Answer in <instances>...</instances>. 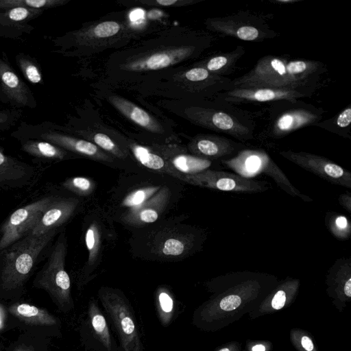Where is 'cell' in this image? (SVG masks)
<instances>
[{
  "instance_id": "obj_1",
  "label": "cell",
  "mask_w": 351,
  "mask_h": 351,
  "mask_svg": "<svg viewBox=\"0 0 351 351\" xmlns=\"http://www.w3.org/2000/svg\"><path fill=\"white\" fill-rule=\"evenodd\" d=\"M326 69L317 60L267 55L242 76L232 80L234 86H263L283 89L317 88Z\"/></svg>"
},
{
  "instance_id": "obj_2",
  "label": "cell",
  "mask_w": 351,
  "mask_h": 351,
  "mask_svg": "<svg viewBox=\"0 0 351 351\" xmlns=\"http://www.w3.org/2000/svg\"><path fill=\"white\" fill-rule=\"evenodd\" d=\"M58 230L42 236L28 234L0 254V301L20 300L38 264L45 259Z\"/></svg>"
},
{
  "instance_id": "obj_3",
  "label": "cell",
  "mask_w": 351,
  "mask_h": 351,
  "mask_svg": "<svg viewBox=\"0 0 351 351\" xmlns=\"http://www.w3.org/2000/svg\"><path fill=\"white\" fill-rule=\"evenodd\" d=\"M65 256L66 239L64 234L61 233L32 283L34 288L46 291L58 309L64 313L74 308L71 280L64 268Z\"/></svg>"
},
{
  "instance_id": "obj_4",
  "label": "cell",
  "mask_w": 351,
  "mask_h": 351,
  "mask_svg": "<svg viewBox=\"0 0 351 351\" xmlns=\"http://www.w3.org/2000/svg\"><path fill=\"white\" fill-rule=\"evenodd\" d=\"M99 298L118 334L123 351H143L134 312L125 296L117 290L101 288Z\"/></svg>"
},
{
  "instance_id": "obj_5",
  "label": "cell",
  "mask_w": 351,
  "mask_h": 351,
  "mask_svg": "<svg viewBox=\"0 0 351 351\" xmlns=\"http://www.w3.org/2000/svg\"><path fill=\"white\" fill-rule=\"evenodd\" d=\"M8 326L49 337L61 336L60 319L46 308L20 300L10 301L6 305Z\"/></svg>"
},
{
  "instance_id": "obj_6",
  "label": "cell",
  "mask_w": 351,
  "mask_h": 351,
  "mask_svg": "<svg viewBox=\"0 0 351 351\" xmlns=\"http://www.w3.org/2000/svg\"><path fill=\"white\" fill-rule=\"evenodd\" d=\"M208 25L218 33L244 41L261 42L277 36L263 16L250 11L209 19Z\"/></svg>"
},
{
  "instance_id": "obj_7",
  "label": "cell",
  "mask_w": 351,
  "mask_h": 351,
  "mask_svg": "<svg viewBox=\"0 0 351 351\" xmlns=\"http://www.w3.org/2000/svg\"><path fill=\"white\" fill-rule=\"evenodd\" d=\"M53 198L38 199L16 209L5 219L0 226V254L31 232Z\"/></svg>"
},
{
  "instance_id": "obj_8",
  "label": "cell",
  "mask_w": 351,
  "mask_h": 351,
  "mask_svg": "<svg viewBox=\"0 0 351 351\" xmlns=\"http://www.w3.org/2000/svg\"><path fill=\"white\" fill-rule=\"evenodd\" d=\"M316 88L283 89L263 86H234L215 95L222 103L237 104L266 103L276 101H296L311 97Z\"/></svg>"
},
{
  "instance_id": "obj_9",
  "label": "cell",
  "mask_w": 351,
  "mask_h": 351,
  "mask_svg": "<svg viewBox=\"0 0 351 351\" xmlns=\"http://www.w3.org/2000/svg\"><path fill=\"white\" fill-rule=\"evenodd\" d=\"M285 109H275L267 132L270 137L280 138L305 126L315 125L322 118L324 110L312 105L289 101Z\"/></svg>"
},
{
  "instance_id": "obj_10",
  "label": "cell",
  "mask_w": 351,
  "mask_h": 351,
  "mask_svg": "<svg viewBox=\"0 0 351 351\" xmlns=\"http://www.w3.org/2000/svg\"><path fill=\"white\" fill-rule=\"evenodd\" d=\"M186 181L193 184L222 191L255 193L269 189L266 181L254 180L237 174L205 170L193 175H186Z\"/></svg>"
},
{
  "instance_id": "obj_11",
  "label": "cell",
  "mask_w": 351,
  "mask_h": 351,
  "mask_svg": "<svg viewBox=\"0 0 351 351\" xmlns=\"http://www.w3.org/2000/svg\"><path fill=\"white\" fill-rule=\"evenodd\" d=\"M280 154L298 167L334 184L351 189V173L326 157L304 152L281 151Z\"/></svg>"
},
{
  "instance_id": "obj_12",
  "label": "cell",
  "mask_w": 351,
  "mask_h": 351,
  "mask_svg": "<svg viewBox=\"0 0 351 351\" xmlns=\"http://www.w3.org/2000/svg\"><path fill=\"white\" fill-rule=\"evenodd\" d=\"M237 156L240 160H243L247 171L250 170L263 173L271 178L276 184L288 195L298 197L306 202H313L312 198L302 193L291 184L280 167L264 152L245 149L241 151Z\"/></svg>"
},
{
  "instance_id": "obj_13",
  "label": "cell",
  "mask_w": 351,
  "mask_h": 351,
  "mask_svg": "<svg viewBox=\"0 0 351 351\" xmlns=\"http://www.w3.org/2000/svg\"><path fill=\"white\" fill-rule=\"evenodd\" d=\"M0 92L5 101L18 108H33L36 106V101L29 87L5 58H0Z\"/></svg>"
},
{
  "instance_id": "obj_14",
  "label": "cell",
  "mask_w": 351,
  "mask_h": 351,
  "mask_svg": "<svg viewBox=\"0 0 351 351\" xmlns=\"http://www.w3.org/2000/svg\"><path fill=\"white\" fill-rule=\"evenodd\" d=\"M45 10L22 7L0 9V36L17 38L24 34L30 33L34 27L29 22Z\"/></svg>"
},
{
  "instance_id": "obj_15",
  "label": "cell",
  "mask_w": 351,
  "mask_h": 351,
  "mask_svg": "<svg viewBox=\"0 0 351 351\" xmlns=\"http://www.w3.org/2000/svg\"><path fill=\"white\" fill-rule=\"evenodd\" d=\"M34 176V167L4 154L0 148V191L22 188L29 184Z\"/></svg>"
},
{
  "instance_id": "obj_16",
  "label": "cell",
  "mask_w": 351,
  "mask_h": 351,
  "mask_svg": "<svg viewBox=\"0 0 351 351\" xmlns=\"http://www.w3.org/2000/svg\"><path fill=\"white\" fill-rule=\"evenodd\" d=\"M75 206L74 202L71 199L53 197L29 234L34 236H42L57 230L70 217Z\"/></svg>"
},
{
  "instance_id": "obj_17",
  "label": "cell",
  "mask_w": 351,
  "mask_h": 351,
  "mask_svg": "<svg viewBox=\"0 0 351 351\" xmlns=\"http://www.w3.org/2000/svg\"><path fill=\"white\" fill-rule=\"evenodd\" d=\"M90 332L91 337L102 347V351H117L105 316L94 299L89 301L85 326Z\"/></svg>"
},
{
  "instance_id": "obj_18",
  "label": "cell",
  "mask_w": 351,
  "mask_h": 351,
  "mask_svg": "<svg viewBox=\"0 0 351 351\" xmlns=\"http://www.w3.org/2000/svg\"><path fill=\"white\" fill-rule=\"evenodd\" d=\"M194 147L195 152L204 157L219 159L238 154L246 146L224 136H207L198 138Z\"/></svg>"
},
{
  "instance_id": "obj_19",
  "label": "cell",
  "mask_w": 351,
  "mask_h": 351,
  "mask_svg": "<svg viewBox=\"0 0 351 351\" xmlns=\"http://www.w3.org/2000/svg\"><path fill=\"white\" fill-rule=\"evenodd\" d=\"M40 132L38 135L33 136V139L45 141L63 149L83 155L104 159L103 156L99 154L97 147L90 142L75 139L51 130Z\"/></svg>"
},
{
  "instance_id": "obj_20",
  "label": "cell",
  "mask_w": 351,
  "mask_h": 351,
  "mask_svg": "<svg viewBox=\"0 0 351 351\" xmlns=\"http://www.w3.org/2000/svg\"><path fill=\"white\" fill-rule=\"evenodd\" d=\"M245 53V47L238 45L230 51L213 56L201 67L213 74L226 77L234 72L237 62Z\"/></svg>"
},
{
  "instance_id": "obj_21",
  "label": "cell",
  "mask_w": 351,
  "mask_h": 351,
  "mask_svg": "<svg viewBox=\"0 0 351 351\" xmlns=\"http://www.w3.org/2000/svg\"><path fill=\"white\" fill-rule=\"evenodd\" d=\"M21 149L27 154L41 159L62 160L66 156L64 150L47 141L27 139L21 143Z\"/></svg>"
},
{
  "instance_id": "obj_22",
  "label": "cell",
  "mask_w": 351,
  "mask_h": 351,
  "mask_svg": "<svg viewBox=\"0 0 351 351\" xmlns=\"http://www.w3.org/2000/svg\"><path fill=\"white\" fill-rule=\"evenodd\" d=\"M51 341V337L23 332L3 351H50Z\"/></svg>"
},
{
  "instance_id": "obj_23",
  "label": "cell",
  "mask_w": 351,
  "mask_h": 351,
  "mask_svg": "<svg viewBox=\"0 0 351 351\" xmlns=\"http://www.w3.org/2000/svg\"><path fill=\"white\" fill-rule=\"evenodd\" d=\"M110 100L123 114L138 125L149 130H158V126L157 124L149 114L143 109L119 97H112Z\"/></svg>"
},
{
  "instance_id": "obj_24",
  "label": "cell",
  "mask_w": 351,
  "mask_h": 351,
  "mask_svg": "<svg viewBox=\"0 0 351 351\" xmlns=\"http://www.w3.org/2000/svg\"><path fill=\"white\" fill-rule=\"evenodd\" d=\"M132 151L136 160L145 167L180 178L176 170L168 167L160 156L150 152L147 149L140 145H133Z\"/></svg>"
},
{
  "instance_id": "obj_25",
  "label": "cell",
  "mask_w": 351,
  "mask_h": 351,
  "mask_svg": "<svg viewBox=\"0 0 351 351\" xmlns=\"http://www.w3.org/2000/svg\"><path fill=\"white\" fill-rule=\"evenodd\" d=\"M156 310L158 317L163 326H168L173 321L176 313L175 300L165 289L158 290L155 298Z\"/></svg>"
},
{
  "instance_id": "obj_26",
  "label": "cell",
  "mask_w": 351,
  "mask_h": 351,
  "mask_svg": "<svg viewBox=\"0 0 351 351\" xmlns=\"http://www.w3.org/2000/svg\"><path fill=\"white\" fill-rule=\"evenodd\" d=\"M171 164L176 171L186 175H193L207 170L211 165V160L187 155H179L175 157Z\"/></svg>"
},
{
  "instance_id": "obj_27",
  "label": "cell",
  "mask_w": 351,
  "mask_h": 351,
  "mask_svg": "<svg viewBox=\"0 0 351 351\" xmlns=\"http://www.w3.org/2000/svg\"><path fill=\"white\" fill-rule=\"evenodd\" d=\"M326 223L332 235L339 240L348 239L351 234V224L348 218L337 213H330L326 217Z\"/></svg>"
},
{
  "instance_id": "obj_28",
  "label": "cell",
  "mask_w": 351,
  "mask_h": 351,
  "mask_svg": "<svg viewBox=\"0 0 351 351\" xmlns=\"http://www.w3.org/2000/svg\"><path fill=\"white\" fill-rule=\"evenodd\" d=\"M17 64L24 77L33 84L43 83L41 70L38 64L29 56L19 53L16 57Z\"/></svg>"
},
{
  "instance_id": "obj_29",
  "label": "cell",
  "mask_w": 351,
  "mask_h": 351,
  "mask_svg": "<svg viewBox=\"0 0 351 351\" xmlns=\"http://www.w3.org/2000/svg\"><path fill=\"white\" fill-rule=\"evenodd\" d=\"M65 3L64 0H0V9L22 7L45 10Z\"/></svg>"
},
{
  "instance_id": "obj_30",
  "label": "cell",
  "mask_w": 351,
  "mask_h": 351,
  "mask_svg": "<svg viewBox=\"0 0 351 351\" xmlns=\"http://www.w3.org/2000/svg\"><path fill=\"white\" fill-rule=\"evenodd\" d=\"M173 63V58L167 53H158L147 58L141 64L142 68L146 69H158L169 66Z\"/></svg>"
},
{
  "instance_id": "obj_31",
  "label": "cell",
  "mask_w": 351,
  "mask_h": 351,
  "mask_svg": "<svg viewBox=\"0 0 351 351\" xmlns=\"http://www.w3.org/2000/svg\"><path fill=\"white\" fill-rule=\"evenodd\" d=\"M330 126L335 129L334 132L338 134V132H343L346 128H350L351 123V106L349 105L344 108L337 116L334 117V121L328 120Z\"/></svg>"
},
{
  "instance_id": "obj_32",
  "label": "cell",
  "mask_w": 351,
  "mask_h": 351,
  "mask_svg": "<svg viewBox=\"0 0 351 351\" xmlns=\"http://www.w3.org/2000/svg\"><path fill=\"white\" fill-rule=\"evenodd\" d=\"M120 29L119 24L114 21H105L98 24L94 29V34L99 38L115 35Z\"/></svg>"
},
{
  "instance_id": "obj_33",
  "label": "cell",
  "mask_w": 351,
  "mask_h": 351,
  "mask_svg": "<svg viewBox=\"0 0 351 351\" xmlns=\"http://www.w3.org/2000/svg\"><path fill=\"white\" fill-rule=\"evenodd\" d=\"M63 185L66 189L73 191L86 192L90 189L91 182L84 177H74L66 180Z\"/></svg>"
},
{
  "instance_id": "obj_34",
  "label": "cell",
  "mask_w": 351,
  "mask_h": 351,
  "mask_svg": "<svg viewBox=\"0 0 351 351\" xmlns=\"http://www.w3.org/2000/svg\"><path fill=\"white\" fill-rule=\"evenodd\" d=\"M184 243L182 241L171 238L164 243L162 252L165 255L179 256L184 252Z\"/></svg>"
},
{
  "instance_id": "obj_35",
  "label": "cell",
  "mask_w": 351,
  "mask_h": 351,
  "mask_svg": "<svg viewBox=\"0 0 351 351\" xmlns=\"http://www.w3.org/2000/svg\"><path fill=\"white\" fill-rule=\"evenodd\" d=\"M215 74L208 72L203 67L193 68L185 73V77L190 82H197L206 80L212 77Z\"/></svg>"
},
{
  "instance_id": "obj_36",
  "label": "cell",
  "mask_w": 351,
  "mask_h": 351,
  "mask_svg": "<svg viewBox=\"0 0 351 351\" xmlns=\"http://www.w3.org/2000/svg\"><path fill=\"white\" fill-rule=\"evenodd\" d=\"M94 142L102 149L119 156L118 149L114 142L106 134L97 133L93 137Z\"/></svg>"
},
{
  "instance_id": "obj_37",
  "label": "cell",
  "mask_w": 351,
  "mask_h": 351,
  "mask_svg": "<svg viewBox=\"0 0 351 351\" xmlns=\"http://www.w3.org/2000/svg\"><path fill=\"white\" fill-rule=\"evenodd\" d=\"M241 303V298L236 294L228 295L223 298L219 302L221 309L230 311L236 309Z\"/></svg>"
},
{
  "instance_id": "obj_38",
  "label": "cell",
  "mask_w": 351,
  "mask_h": 351,
  "mask_svg": "<svg viewBox=\"0 0 351 351\" xmlns=\"http://www.w3.org/2000/svg\"><path fill=\"white\" fill-rule=\"evenodd\" d=\"M19 114L14 111H0V130L10 128L17 120Z\"/></svg>"
},
{
  "instance_id": "obj_39",
  "label": "cell",
  "mask_w": 351,
  "mask_h": 351,
  "mask_svg": "<svg viewBox=\"0 0 351 351\" xmlns=\"http://www.w3.org/2000/svg\"><path fill=\"white\" fill-rule=\"evenodd\" d=\"M146 192L138 190L128 195L124 200V204L128 206H135L141 204L146 199Z\"/></svg>"
},
{
  "instance_id": "obj_40",
  "label": "cell",
  "mask_w": 351,
  "mask_h": 351,
  "mask_svg": "<svg viewBox=\"0 0 351 351\" xmlns=\"http://www.w3.org/2000/svg\"><path fill=\"white\" fill-rule=\"evenodd\" d=\"M287 300V292L284 289L278 290L271 300V306L276 310L282 308Z\"/></svg>"
},
{
  "instance_id": "obj_41",
  "label": "cell",
  "mask_w": 351,
  "mask_h": 351,
  "mask_svg": "<svg viewBox=\"0 0 351 351\" xmlns=\"http://www.w3.org/2000/svg\"><path fill=\"white\" fill-rule=\"evenodd\" d=\"M139 217L143 222L152 223L157 220L158 215L155 210L147 208L140 213Z\"/></svg>"
},
{
  "instance_id": "obj_42",
  "label": "cell",
  "mask_w": 351,
  "mask_h": 351,
  "mask_svg": "<svg viewBox=\"0 0 351 351\" xmlns=\"http://www.w3.org/2000/svg\"><path fill=\"white\" fill-rule=\"evenodd\" d=\"M10 330L8 326V313L6 306L0 302V330L5 332Z\"/></svg>"
},
{
  "instance_id": "obj_43",
  "label": "cell",
  "mask_w": 351,
  "mask_h": 351,
  "mask_svg": "<svg viewBox=\"0 0 351 351\" xmlns=\"http://www.w3.org/2000/svg\"><path fill=\"white\" fill-rule=\"evenodd\" d=\"M85 242L87 249L90 252V254H91L94 250L96 242L95 232L91 227L86 230Z\"/></svg>"
},
{
  "instance_id": "obj_44",
  "label": "cell",
  "mask_w": 351,
  "mask_h": 351,
  "mask_svg": "<svg viewBox=\"0 0 351 351\" xmlns=\"http://www.w3.org/2000/svg\"><path fill=\"white\" fill-rule=\"evenodd\" d=\"M339 202L348 213H351V195L350 193H342L339 196Z\"/></svg>"
},
{
  "instance_id": "obj_45",
  "label": "cell",
  "mask_w": 351,
  "mask_h": 351,
  "mask_svg": "<svg viewBox=\"0 0 351 351\" xmlns=\"http://www.w3.org/2000/svg\"><path fill=\"white\" fill-rule=\"evenodd\" d=\"M301 344L306 351H312L313 350V343L311 339L307 336L302 337L301 339Z\"/></svg>"
},
{
  "instance_id": "obj_46",
  "label": "cell",
  "mask_w": 351,
  "mask_h": 351,
  "mask_svg": "<svg viewBox=\"0 0 351 351\" xmlns=\"http://www.w3.org/2000/svg\"><path fill=\"white\" fill-rule=\"evenodd\" d=\"M143 15V12L141 10H136L131 12L130 19L132 21H136L141 18Z\"/></svg>"
},
{
  "instance_id": "obj_47",
  "label": "cell",
  "mask_w": 351,
  "mask_h": 351,
  "mask_svg": "<svg viewBox=\"0 0 351 351\" xmlns=\"http://www.w3.org/2000/svg\"><path fill=\"white\" fill-rule=\"evenodd\" d=\"M178 2L177 0H157L156 3L160 5H172Z\"/></svg>"
},
{
  "instance_id": "obj_48",
  "label": "cell",
  "mask_w": 351,
  "mask_h": 351,
  "mask_svg": "<svg viewBox=\"0 0 351 351\" xmlns=\"http://www.w3.org/2000/svg\"><path fill=\"white\" fill-rule=\"evenodd\" d=\"M344 294L350 298L351 297V279L348 280L343 287Z\"/></svg>"
},
{
  "instance_id": "obj_49",
  "label": "cell",
  "mask_w": 351,
  "mask_h": 351,
  "mask_svg": "<svg viewBox=\"0 0 351 351\" xmlns=\"http://www.w3.org/2000/svg\"><path fill=\"white\" fill-rule=\"evenodd\" d=\"M300 0H274V1H272V2H276V3H282V4H285V3H295V2H297V1H299Z\"/></svg>"
},
{
  "instance_id": "obj_50",
  "label": "cell",
  "mask_w": 351,
  "mask_h": 351,
  "mask_svg": "<svg viewBox=\"0 0 351 351\" xmlns=\"http://www.w3.org/2000/svg\"><path fill=\"white\" fill-rule=\"evenodd\" d=\"M252 351H265V348L263 345H255L252 347Z\"/></svg>"
},
{
  "instance_id": "obj_51",
  "label": "cell",
  "mask_w": 351,
  "mask_h": 351,
  "mask_svg": "<svg viewBox=\"0 0 351 351\" xmlns=\"http://www.w3.org/2000/svg\"><path fill=\"white\" fill-rule=\"evenodd\" d=\"M5 349L4 344L2 341H0V351H3Z\"/></svg>"
},
{
  "instance_id": "obj_52",
  "label": "cell",
  "mask_w": 351,
  "mask_h": 351,
  "mask_svg": "<svg viewBox=\"0 0 351 351\" xmlns=\"http://www.w3.org/2000/svg\"><path fill=\"white\" fill-rule=\"evenodd\" d=\"M219 351H230V350L227 348H224L219 350Z\"/></svg>"
},
{
  "instance_id": "obj_53",
  "label": "cell",
  "mask_w": 351,
  "mask_h": 351,
  "mask_svg": "<svg viewBox=\"0 0 351 351\" xmlns=\"http://www.w3.org/2000/svg\"><path fill=\"white\" fill-rule=\"evenodd\" d=\"M4 332L0 330V335Z\"/></svg>"
}]
</instances>
